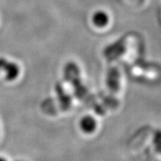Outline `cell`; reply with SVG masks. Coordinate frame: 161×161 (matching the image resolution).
Instances as JSON below:
<instances>
[{"label": "cell", "mask_w": 161, "mask_h": 161, "mask_svg": "<svg viewBox=\"0 0 161 161\" xmlns=\"http://www.w3.org/2000/svg\"><path fill=\"white\" fill-rule=\"evenodd\" d=\"M138 1H140V2H143L144 0H138Z\"/></svg>", "instance_id": "cell-7"}, {"label": "cell", "mask_w": 161, "mask_h": 161, "mask_svg": "<svg viewBox=\"0 0 161 161\" xmlns=\"http://www.w3.org/2000/svg\"><path fill=\"white\" fill-rule=\"evenodd\" d=\"M0 69L4 72L7 80L10 81L16 80L20 75L19 66L4 58H0Z\"/></svg>", "instance_id": "cell-1"}, {"label": "cell", "mask_w": 161, "mask_h": 161, "mask_svg": "<svg viewBox=\"0 0 161 161\" xmlns=\"http://www.w3.org/2000/svg\"><path fill=\"white\" fill-rule=\"evenodd\" d=\"M92 23L98 28H104L109 23V16L103 10L95 12L92 16Z\"/></svg>", "instance_id": "cell-4"}, {"label": "cell", "mask_w": 161, "mask_h": 161, "mask_svg": "<svg viewBox=\"0 0 161 161\" xmlns=\"http://www.w3.org/2000/svg\"><path fill=\"white\" fill-rule=\"evenodd\" d=\"M106 83L108 89L112 91H117L120 86V74L119 70L115 68H112L108 72Z\"/></svg>", "instance_id": "cell-3"}, {"label": "cell", "mask_w": 161, "mask_h": 161, "mask_svg": "<svg viewBox=\"0 0 161 161\" xmlns=\"http://www.w3.org/2000/svg\"><path fill=\"white\" fill-rule=\"evenodd\" d=\"M153 143H154L157 152L161 154V130H158L155 131V135H154V139H153Z\"/></svg>", "instance_id": "cell-5"}, {"label": "cell", "mask_w": 161, "mask_h": 161, "mask_svg": "<svg viewBox=\"0 0 161 161\" xmlns=\"http://www.w3.org/2000/svg\"><path fill=\"white\" fill-rule=\"evenodd\" d=\"M79 126L84 133L92 134L97 128V122L91 115H86L80 119Z\"/></svg>", "instance_id": "cell-2"}, {"label": "cell", "mask_w": 161, "mask_h": 161, "mask_svg": "<svg viewBox=\"0 0 161 161\" xmlns=\"http://www.w3.org/2000/svg\"><path fill=\"white\" fill-rule=\"evenodd\" d=\"M0 161H7L3 157H0Z\"/></svg>", "instance_id": "cell-6"}]
</instances>
